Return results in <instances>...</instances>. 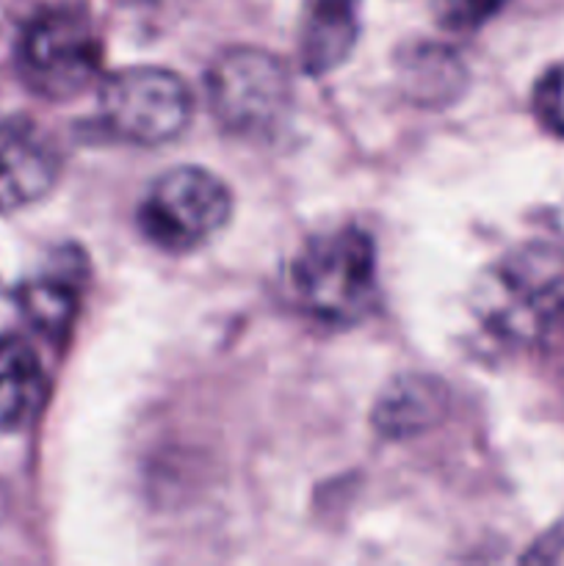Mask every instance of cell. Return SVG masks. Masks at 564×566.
Returning <instances> with one entry per match:
<instances>
[{
    "mask_svg": "<svg viewBox=\"0 0 564 566\" xmlns=\"http://www.w3.org/2000/svg\"><path fill=\"white\" fill-rule=\"evenodd\" d=\"M473 307L506 346L545 343L564 324V252L551 243L512 249L481 276Z\"/></svg>",
    "mask_w": 564,
    "mask_h": 566,
    "instance_id": "6da1fadb",
    "label": "cell"
},
{
    "mask_svg": "<svg viewBox=\"0 0 564 566\" xmlns=\"http://www.w3.org/2000/svg\"><path fill=\"white\" fill-rule=\"evenodd\" d=\"M291 282L304 313L330 326H352L376 302V243L363 227H337L299 249Z\"/></svg>",
    "mask_w": 564,
    "mask_h": 566,
    "instance_id": "7a4b0ae2",
    "label": "cell"
},
{
    "mask_svg": "<svg viewBox=\"0 0 564 566\" xmlns=\"http://www.w3.org/2000/svg\"><path fill=\"white\" fill-rule=\"evenodd\" d=\"M232 216V193L213 171L199 166H177L149 186L138 205V227L144 238L171 254L191 252L227 227Z\"/></svg>",
    "mask_w": 564,
    "mask_h": 566,
    "instance_id": "3957f363",
    "label": "cell"
},
{
    "mask_svg": "<svg viewBox=\"0 0 564 566\" xmlns=\"http://www.w3.org/2000/svg\"><path fill=\"white\" fill-rule=\"evenodd\" d=\"M208 103L236 136H265L285 122L293 86L285 64L260 48H230L210 64Z\"/></svg>",
    "mask_w": 564,
    "mask_h": 566,
    "instance_id": "277c9868",
    "label": "cell"
},
{
    "mask_svg": "<svg viewBox=\"0 0 564 566\" xmlns=\"http://www.w3.org/2000/svg\"><path fill=\"white\" fill-rule=\"evenodd\" d=\"M100 42L81 9H44L22 28L17 70L31 92L48 99H70L94 81Z\"/></svg>",
    "mask_w": 564,
    "mask_h": 566,
    "instance_id": "5b68a950",
    "label": "cell"
},
{
    "mask_svg": "<svg viewBox=\"0 0 564 566\" xmlns=\"http://www.w3.org/2000/svg\"><path fill=\"white\" fill-rule=\"evenodd\" d=\"M194 99L186 81L164 66H125L105 77L100 116L116 138L130 144H166L191 122Z\"/></svg>",
    "mask_w": 564,
    "mask_h": 566,
    "instance_id": "8992f818",
    "label": "cell"
},
{
    "mask_svg": "<svg viewBox=\"0 0 564 566\" xmlns=\"http://www.w3.org/2000/svg\"><path fill=\"white\" fill-rule=\"evenodd\" d=\"M61 175L55 138L31 116L0 122V213H17L53 191Z\"/></svg>",
    "mask_w": 564,
    "mask_h": 566,
    "instance_id": "52a82bcc",
    "label": "cell"
},
{
    "mask_svg": "<svg viewBox=\"0 0 564 566\" xmlns=\"http://www.w3.org/2000/svg\"><path fill=\"white\" fill-rule=\"evenodd\" d=\"M363 0H307L299 59L307 75L321 77L352 55L359 33Z\"/></svg>",
    "mask_w": 564,
    "mask_h": 566,
    "instance_id": "ba28073f",
    "label": "cell"
},
{
    "mask_svg": "<svg viewBox=\"0 0 564 566\" xmlns=\"http://www.w3.org/2000/svg\"><path fill=\"white\" fill-rule=\"evenodd\" d=\"M448 392L435 376H398L374 407V426L385 437H415L431 429L446 412Z\"/></svg>",
    "mask_w": 564,
    "mask_h": 566,
    "instance_id": "9c48e42d",
    "label": "cell"
},
{
    "mask_svg": "<svg viewBox=\"0 0 564 566\" xmlns=\"http://www.w3.org/2000/svg\"><path fill=\"white\" fill-rule=\"evenodd\" d=\"M66 263L70 260L53 265V269H44L42 274L22 282L17 291L20 313L39 335L50 337V340H61L70 332L77 315V302H81L77 271L66 269Z\"/></svg>",
    "mask_w": 564,
    "mask_h": 566,
    "instance_id": "30bf717a",
    "label": "cell"
},
{
    "mask_svg": "<svg viewBox=\"0 0 564 566\" xmlns=\"http://www.w3.org/2000/svg\"><path fill=\"white\" fill-rule=\"evenodd\" d=\"M42 392L44 370L31 343L20 335H0V431L25 426Z\"/></svg>",
    "mask_w": 564,
    "mask_h": 566,
    "instance_id": "8fae6325",
    "label": "cell"
},
{
    "mask_svg": "<svg viewBox=\"0 0 564 566\" xmlns=\"http://www.w3.org/2000/svg\"><path fill=\"white\" fill-rule=\"evenodd\" d=\"M509 0H431L437 22L446 31L473 33L484 28Z\"/></svg>",
    "mask_w": 564,
    "mask_h": 566,
    "instance_id": "7c38bea8",
    "label": "cell"
},
{
    "mask_svg": "<svg viewBox=\"0 0 564 566\" xmlns=\"http://www.w3.org/2000/svg\"><path fill=\"white\" fill-rule=\"evenodd\" d=\"M534 111L553 136L564 138V64H556L540 77L534 88Z\"/></svg>",
    "mask_w": 564,
    "mask_h": 566,
    "instance_id": "4fadbf2b",
    "label": "cell"
}]
</instances>
